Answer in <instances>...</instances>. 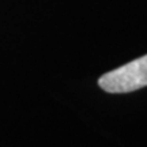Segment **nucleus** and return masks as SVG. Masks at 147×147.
<instances>
[{
	"label": "nucleus",
	"instance_id": "f257e3e1",
	"mask_svg": "<svg viewBox=\"0 0 147 147\" xmlns=\"http://www.w3.org/2000/svg\"><path fill=\"white\" fill-rule=\"evenodd\" d=\"M106 93H131L147 86V55L132 60L120 68L106 72L98 80Z\"/></svg>",
	"mask_w": 147,
	"mask_h": 147
}]
</instances>
